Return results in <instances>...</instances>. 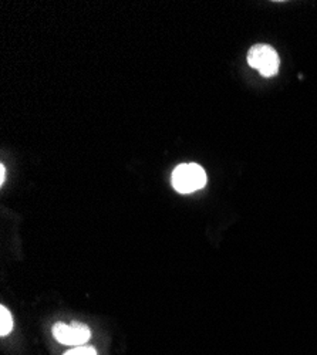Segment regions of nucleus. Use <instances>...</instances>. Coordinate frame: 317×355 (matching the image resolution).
Returning a JSON list of instances; mask_svg holds the SVG:
<instances>
[{
    "instance_id": "7ed1b4c3",
    "label": "nucleus",
    "mask_w": 317,
    "mask_h": 355,
    "mask_svg": "<svg viewBox=\"0 0 317 355\" xmlns=\"http://www.w3.org/2000/svg\"><path fill=\"white\" fill-rule=\"evenodd\" d=\"M53 336L57 341L65 345L80 347V345H84L85 343H89L92 337V331L89 329V325L78 321H74L71 324L55 322L53 327Z\"/></svg>"
},
{
    "instance_id": "f257e3e1",
    "label": "nucleus",
    "mask_w": 317,
    "mask_h": 355,
    "mask_svg": "<svg viewBox=\"0 0 317 355\" xmlns=\"http://www.w3.org/2000/svg\"><path fill=\"white\" fill-rule=\"evenodd\" d=\"M207 185V172L198 164H181L172 172V187L180 193H192Z\"/></svg>"
},
{
    "instance_id": "f03ea898",
    "label": "nucleus",
    "mask_w": 317,
    "mask_h": 355,
    "mask_svg": "<svg viewBox=\"0 0 317 355\" xmlns=\"http://www.w3.org/2000/svg\"><path fill=\"white\" fill-rule=\"evenodd\" d=\"M248 64L257 70L264 77H275L279 73L280 57L277 51L269 44H255L246 55Z\"/></svg>"
},
{
    "instance_id": "20e7f679",
    "label": "nucleus",
    "mask_w": 317,
    "mask_h": 355,
    "mask_svg": "<svg viewBox=\"0 0 317 355\" xmlns=\"http://www.w3.org/2000/svg\"><path fill=\"white\" fill-rule=\"evenodd\" d=\"M12 329H13L12 314L5 306H2L0 307V334L5 337L8 334H10Z\"/></svg>"
},
{
    "instance_id": "423d86ee",
    "label": "nucleus",
    "mask_w": 317,
    "mask_h": 355,
    "mask_svg": "<svg viewBox=\"0 0 317 355\" xmlns=\"http://www.w3.org/2000/svg\"><path fill=\"white\" fill-rule=\"evenodd\" d=\"M6 181V168L3 164H0V185H3Z\"/></svg>"
},
{
    "instance_id": "39448f33",
    "label": "nucleus",
    "mask_w": 317,
    "mask_h": 355,
    "mask_svg": "<svg viewBox=\"0 0 317 355\" xmlns=\"http://www.w3.org/2000/svg\"><path fill=\"white\" fill-rule=\"evenodd\" d=\"M65 355H97V351L92 345H80L65 352Z\"/></svg>"
}]
</instances>
